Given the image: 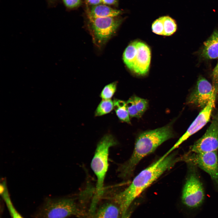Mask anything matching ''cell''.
<instances>
[{
    "mask_svg": "<svg viewBox=\"0 0 218 218\" xmlns=\"http://www.w3.org/2000/svg\"><path fill=\"white\" fill-rule=\"evenodd\" d=\"M181 160L182 157H177L174 153H170L166 157L163 155L141 171L126 189L113 197L120 206L124 216L136 198L165 171Z\"/></svg>",
    "mask_w": 218,
    "mask_h": 218,
    "instance_id": "obj_1",
    "label": "cell"
},
{
    "mask_svg": "<svg viewBox=\"0 0 218 218\" xmlns=\"http://www.w3.org/2000/svg\"><path fill=\"white\" fill-rule=\"evenodd\" d=\"M174 121H172L163 127L145 131L139 134L131 157L118 168L119 177L123 179L130 177L142 159L154 152L164 142L174 137L172 125Z\"/></svg>",
    "mask_w": 218,
    "mask_h": 218,
    "instance_id": "obj_2",
    "label": "cell"
},
{
    "mask_svg": "<svg viewBox=\"0 0 218 218\" xmlns=\"http://www.w3.org/2000/svg\"><path fill=\"white\" fill-rule=\"evenodd\" d=\"M83 194L78 199L74 197L48 198L35 215V218H68L74 216L88 218L90 209L86 204Z\"/></svg>",
    "mask_w": 218,
    "mask_h": 218,
    "instance_id": "obj_3",
    "label": "cell"
},
{
    "mask_svg": "<svg viewBox=\"0 0 218 218\" xmlns=\"http://www.w3.org/2000/svg\"><path fill=\"white\" fill-rule=\"evenodd\" d=\"M117 143L114 136L108 134L104 135L97 144L91 163V167L97 178L94 196V199L96 200H100L104 193V185L108 168L109 149Z\"/></svg>",
    "mask_w": 218,
    "mask_h": 218,
    "instance_id": "obj_4",
    "label": "cell"
},
{
    "mask_svg": "<svg viewBox=\"0 0 218 218\" xmlns=\"http://www.w3.org/2000/svg\"><path fill=\"white\" fill-rule=\"evenodd\" d=\"M123 58L124 63L130 71L139 75H145L150 67V50L144 42L136 41L126 48Z\"/></svg>",
    "mask_w": 218,
    "mask_h": 218,
    "instance_id": "obj_5",
    "label": "cell"
},
{
    "mask_svg": "<svg viewBox=\"0 0 218 218\" xmlns=\"http://www.w3.org/2000/svg\"><path fill=\"white\" fill-rule=\"evenodd\" d=\"M190 171L183 187L182 201L183 204L191 209L199 207L205 198L203 186L195 168L196 166L190 162Z\"/></svg>",
    "mask_w": 218,
    "mask_h": 218,
    "instance_id": "obj_6",
    "label": "cell"
},
{
    "mask_svg": "<svg viewBox=\"0 0 218 218\" xmlns=\"http://www.w3.org/2000/svg\"><path fill=\"white\" fill-rule=\"evenodd\" d=\"M116 17H88L94 41L98 45L104 44L114 34L121 22Z\"/></svg>",
    "mask_w": 218,
    "mask_h": 218,
    "instance_id": "obj_7",
    "label": "cell"
},
{
    "mask_svg": "<svg viewBox=\"0 0 218 218\" xmlns=\"http://www.w3.org/2000/svg\"><path fill=\"white\" fill-rule=\"evenodd\" d=\"M184 160L191 162L207 173L218 186V159L217 151L193 153L184 156Z\"/></svg>",
    "mask_w": 218,
    "mask_h": 218,
    "instance_id": "obj_8",
    "label": "cell"
},
{
    "mask_svg": "<svg viewBox=\"0 0 218 218\" xmlns=\"http://www.w3.org/2000/svg\"><path fill=\"white\" fill-rule=\"evenodd\" d=\"M217 94L214 93L208 104L199 113L190 125L185 133L180 138L174 145L165 154L167 156L190 136L202 128L209 121L215 105Z\"/></svg>",
    "mask_w": 218,
    "mask_h": 218,
    "instance_id": "obj_9",
    "label": "cell"
},
{
    "mask_svg": "<svg viewBox=\"0 0 218 218\" xmlns=\"http://www.w3.org/2000/svg\"><path fill=\"white\" fill-rule=\"evenodd\" d=\"M218 149V113L213 117L203 135L191 146L190 151L193 153H204L216 151Z\"/></svg>",
    "mask_w": 218,
    "mask_h": 218,
    "instance_id": "obj_10",
    "label": "cell"
},
{
    "mask_svg": "<svg viewBox=\"0 0 218 218\" xmlns=\"http://www.w3.org/2000/svg\"><path fill=\"white\" fill-rule=\"evenodd\" d=\"M214 91L213 85L200 76L198 78L195 88L188 98L187 103L203 109L210 100Z\"/></svg>",
    "mask_w": 218,
    "mask_h": 218,
    "instance_id": "obj_11",
    "label": "cell"
},
{
    "mask_svg": "<svg viewBox=\"0 0 218 218\" xmlns=\"http://www.w3.org/2000/svg\"><path fill=\"white\" fill-rule=\"evenodd\" d=\"M123 215L119 205L112 198L98 203L88 218H123Z\"/></svg>",
    "mask_w": 218,
    "mask_h": 218,
    "instance_id": "obj_12",
    "label": "cell"
},
{
    "mask_svg": "<svg viewBox=\"0 0 218 218\" xmlns=\"http://www.w3.org/2000/svg\"><path fill=\"white\" fill-rule=\"evenodd\" d=\"M151 28L153 32L156 34L169 36L176 31L177 25L174 19L169 16H165L156 20L153 22Z\"/></svg>",
    "mask_w": 218,
    "mask_h": 218,
    "instance_id": "obj_13",
    "label": "cell"
},
{
    "mask_svg": "<svg viewBox=\"0 0 218 218\" xmlns=\"http://www.w3.org/2000/svg\"><path fill=\"white\" fill-rule=\"evenodd\" d=\"M202 56L208 59L218 58V31H214L204 42L201 52Z\"/></svg>",
    "mask_w": 218,
    "mask_h": 218,
    "instance_id": "obj_14",
    "label": "cell"
},
{
    "mask_svg": "<svg viewBox=\"0 0 218 218\" xmlns=\"http://www.w3.org/2000/svg\"><path fill=\"white\" fill-rule=\"evenodd\" d=\"M121 12L112 8L105 5L94 6L88 14V17L105 18L117 16Z\"/></svg>",
    "mask_w": 218,
    "mask_h": 218,
    "instance_id": "obj_15",
    "label": "cell"
},
{
    "mask_svg": "<svg viewBox=\"0 0 218 218\" xmlns=\"http://www.w3.org/2000/svg\"><path fill=\"white\" fill-rule=\"evenodd\" d=\"M114 109L119 119L121 121L130 123V116L127 111L126 102L117 99L113 101Z\"/></svg>",
    "mask_w": 218,
    "mask_h": 218,
    "instance_id": "obj_16",
    "label": "cell"
},
{
    "mask_svg": "<svg viewBox=\"0 0 218 218\" xmlns=\"http://www.w3.org/2000/svg\"><path fill=\"white\" fill-rule=\"evenodd\" d=\"M114 109L113 101L111 99H102L95 112V116H101L110 113Z\"/></svg>",
    "mask_w": 218,
    "mask_h": 218,
    "instance_id": "obj_17",
    "label": "cell"
},
{
    "mask_svg": "<svg viewBox=\"0 0 218 218\" xmlns=\"http://www.w3.org/2000/svg\"><path fill=\"white\" fill-rule=\"evenodd\" d=\"M1 196L5 203L12 218H23L15 208L10 198L8 192L4 193Z\"/></svg>",
    "mask_w": 218,
    "mask_h": 218,
    "instance_id": "obj_18",
    "label": "cell"
},
{
    "mask_svg": "<svg viewBox=\"0 0 218 218\" xmlns=\"http://www.w3.org/2000/svg\"><path fill=\"white\" fill-rule=\"evenodd\" d=\"M117 86V83L116 82L107 85L101 92L100 97L102 99H111L116 91Z\"/></svg>",
    "mask_w": 218,
    "mask_h": 218,
    "instance_id": "obj_19",
    "label": "cell"
},
{
    "mask_svg": "<svg viewBox=\"0 0 218 218\" xmlns=\"http://www.w3.org/2000/svg\"><path fill=\"white\" fill-rule=\"evenodd\" d=\"M133 97L137 109L142 116L147 109L148 106V101L136 96Z\"/></svg>",
    "mask_w": 218,
    "mask_h": 218,
    "instance_id": "obj_20",
    "label": "cell"
},
{
    "mask_svg": "<svg viewBox=\"0 0 218 218\" xmlns=\"http://www.w3.org/2000/svg\"><path fill=\"white\" fill-rule=\"evenodd\" d=\"M127 111L130 117L140 118L141 116L136 107L133 97L130 98L126 102Z\"/></svg>",
    "mask_w": 218,
    "mask_h": 218,
    "instance_id": "obj_21",
    "label": "cell"
},
{
    "mask_svg": "<svg viewBox=\"0 0 218 218\" xmlns=\"http://www.w3.org/2000/svg\"><path fill=\"white\" fill-rule=\"evenodd\" d=\"M212 83L215 92H218V60L212 74Z\"/></svg>",
    "mask_w": 218,
    "mask_h": 218,
    "instance_id": "obj_22",
    "label": "cell"
},
{
    "mask_svg": "<svg viewBox=\"0 0 218 218\" xmlns=\"http://www.w3.org/2000/svg\"><path fill=\"white\" fill-rule=\"evenodd\" d=\"M65 5L67 7L72 8L78 6L80 4L81 0H63Z\"/></svg>",
    "mask_w": 218,
    "mask_h": 218,
    "instance_id": "obj_23",
    "label": "cell"
},
{
    "mask_svg": "<svg viewBox=\"0 0 218 218\" xmlns=\"http://www.w3.org/2000/svg\"><path fill=\"white\" fill-rule=\"evenodd\" d=\"M87 3L91 5H97L102 2V0H86Z\"/></svg>",
    "mask_w": 218,
    "mask_h": 218,
    "instance_id": "obj_24",
    "label": "cell"
},
{
    "mask_svg": "<svg viewBox=\"0 0 218 218\" xmlns=\"http://www.w3.org/2000/svg\"><path fill=\"white\" fill-rule=\"evenodd\" d=\"M117 0H102V2L104 4L113 5L116 4Z\"/></svg>",
    "mask_w": 218,
    "mask_h": 218,
    "instance_id": "obj_25",
    "label": "cell"
},
{
    "mask_svg": "<svg viewBox=\"0 0 218 218\" xmlns=\"http://www.w3.org/2000/svg\"><path fill=\"white\" fill-rule=\"evenodd\" d=\"M130 213H128L127 212L124 215L123 218H130Z\"/></svg>",
    "mask_w": 218,
    "mask_h": 218,
    "instance_id": "obj_26",
    "label": "cell"
},
{
    "mask_svg": "<svg viewBox=\"0 0 218 218\" xmlns=\"http://www.w3.org/2000/svg\"><path fill=\"white\" fill-rule=\"evenodd\" d=\"M50 1L53 2L54 1H55V0H49Z\"/></svg>",
    "mask_w": 218,
    "mask_h": 218,
    "instance_id": "obj_27",
    "label": "cell"
}]
</instances>
